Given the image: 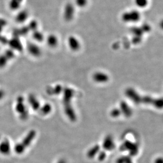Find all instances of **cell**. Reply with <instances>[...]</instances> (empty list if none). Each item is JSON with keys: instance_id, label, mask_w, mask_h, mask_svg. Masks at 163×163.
<instances>
[{"instance_id": "cell-1", "label": "cell", "mask_w": 163, "mask_h": 163, "mask_svg": "<svg viewBox=\"0 0 163 163\" xmlns=\"http://www.w3.org/2000/svg\"><path fill=\"white\" fill-rule=\"evenodd\" d=\"M141 19V14L136 10L126 12L122 15V20L125 22H136Z\"/></svg>"}, {"instance_id": "cell-2", "label": "cell", "mask_w": 163, "mask_h": 163, "mask_svg": "<svg viewBox=\"0 0 163 163\" xmlns=\"http://www.w3.org/2000/svg\"><path fill=\"white\" fill-rule=\"evenodd\" d=\"M102 147L105 151H112L116 148L115 140L112 135H107L103 138Z\"/></svg>"}, {"instance_id": "cell-3", "label": "cell", "mask_w": 163, "mask_h": 163, "mask_svg": "<svg viewBox=\"0 0 163 163\" xmlns=\"http://www.w3.org/2000/svg\"><path fill=\"white\" fill-rule=\"evenodd\" d=\"M75 9L72 4L68 3L64 10V18L66 21H71L74 17Z\"/></svg>"}, {"instance_id": "cell-4", "label": "cell", "mask_w": 163, "mask_h": 163, "mask_svg": "<svg viewBox=\"0 0 163 163\" xmlns=\"http://www.w3.org/2000/svg\"><path fill=\"white\" fill-rule=\"evenodd\" d=\"M93 78L96 83L100 84L107 83L109 80V76L108 74L105 72L101 71L95 72L93 75Z\"/></svg>"}, {"instance_id": "cell-5", "label": "cell", "mask_w": 163, "mask_h": 163, "mask_svg": "<svg viewBox=\"0 0 163 163\" xmlns=\"http://www.w3.org/2000/svg\"><path fill=\"white\" fill-rule=\"evenodd\" d=\"M68 44L71 50L74 51H77L80 48V42L76 36H69L68 39Z\"/></svg>"}, {"instance_id": "cell-6", "label": "cell", "mask_w": 163, "mask_h": 163, "mask_svg": "<svg viewBox=\"0 0 163 163\" xmlns=\"http://www.w3.org/2000/svg\"><path fill=\"white\" fill-rule=\"evenodd\" d=\"M119 109L122 113V115H124L125 117H130L132 116L133 113L132 109L125 102L122 101V103H120Z\"/></svg>"}, {"instance_id": "cell-7", "label": "cell", "mask_w": 163, "mask_h": 163, "mask_svg": "<svg viewBox=\"0 0 163 163\" xmlns=\"http://www.w3.org/2000/svg\"><path fill=\"white\" fill-rule=\"evenodd\" d=\"M100 151V146L96 144L92 146L87 151V156L90 159H93L97 156Z\"/></svg>"}, {"instance_id": "cell-8", "label": "cell", "mask_w": 163, "mask_h": 163, "mask_svg": "<svg viewBox=\"0 0 163 163\" xmlns=\"http://www.w3.org/2000/svg\"><path fill=\"white\" fill-rule=\"evenodd\" d=\"M136 5L139 8H145L147 6L148 0H134Z\"/></svg>"}, {"instance_id": "cell-9", "label": "cell", "mask_w": 163, "mask_h": 163, "mask_svg": "<svg viewBox=\"0 0 163 163\" xmlns=\"http://www.w3.org/2000/svg\"><path fill=\"white\" fill-rule=\"evenodd\" d=\"M48 42L49 46H57L58 42V38L56 36L52 35L49 36L48 39Z\"/></svg>"}, {"instance_id": "cell-10", "label": "cell", "mask_w": 163, "mask_h": 163, "mask_svg": "<svg viewBox=\"0 0 163 163\" xmlns=\"http://www.w3.org/2000/svg\"><path fill=\"white\" fill-rule=\"evenodd\" d=\"M110 115L113 118H118L122 115V113L119 108H113L110 113Z\"/></svg>"}, {"instance_id": "cell-11", "label": "cell", "mask_w": 163, "mask_h": 163, "mask_svg": "<svg viewBox=\"0 0 163 163\" xmlns=\"http://www.w3.org/2000/svg\"><path fill=\"white\" fill-rule=\"evenodd\" d=\"M97 159L99 161H103L107 157L106 151H100L99 153L97 155Z\"/></svg>"}, {"instance_id": "cell-12", "label": "cell", "mask_w": 163, "mask_h": 163, "mask_svg": "<svg viewBox=\"0 0 163 163\" xmlns=\"http://www.w3.org/2000/svg\"><path fill=\"white\" fill-rule=\"evenodd\" d=\"M75 3L78 7H84L87 4L88 0H75Z\"/></svg>"}, {"instance_id": "cell-13", "label": "cell", "mask_w": 163, "mask_h": 163, "mask_svg": "<svg viewBox=\"0 0 163 163\" xmlns=\"http://www.w3.org/2000/svg\"><path fill=\"white\" fill-rule=\"evenodd\" d=\"M154 163H163V158L162 157H157L155 160Z\"/></svg>"}]
</instances>
